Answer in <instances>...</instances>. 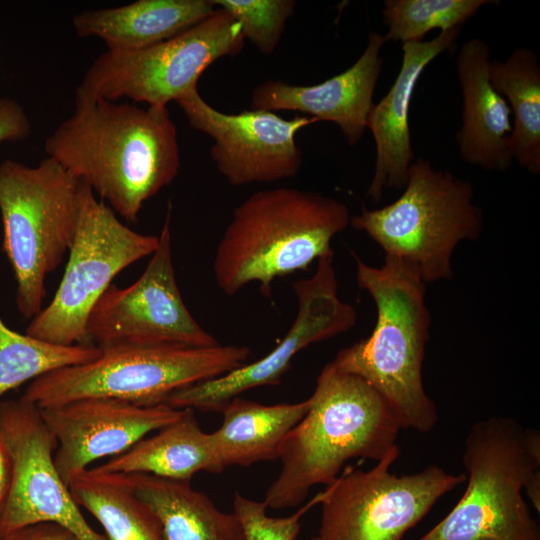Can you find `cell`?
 Here are the masks:
<instances>
[{
  "instance_id": "1",
  "label": "cell",
  "mask_w": 540,
  "mask_h": 540,
  "mask_svg": "<svg viewBox=\"0 0 540 540\" xmlns=\"http://www.w3.org/2000/svg\"><path fill=\"white\" fill-rule=\"evenodd\" d=\"M44 151L130 222L181 165L167 106L141 108L77 89L72 114L46 138Z\"/></svg>"
},
{
  "instance_id": "2",
  "label": "cell",
  "mask_w": 540,
  "mask_h": 540,
  "mask_svg": "<svg viewBox=\"0 0 540 540\" xmlns=\"http://www.w3.org/2000/svg\"><path fill=\"white\" fill-rule=\"evenodd\" d=\"M310 399L309 411L281 444V470L263 500L268 509L296 507L312 487L332 483L349 460L378 462L398 448L400 425L362 378L330 362Z\"/></svg>"
},
{
  "instance_id": "3",
  "label": "cell",
  "mask_w": 540,
  "mask_h": 540,
  "mask_svg": "<svg viewBox=\"0 0 540 540\" xmlns=\"http://www.w3.org/2000/svg\"><path fill=\"white\" fill-rule=\"evenodd\" d=\"M353 256L357 284L373 298L377 320L369 337L340 350L332 363L371 385L401 428L427 433L438 422L422 378L431 324L427 284L397 258L385 256L381 267H373Z\"/></svg>"
},
{
  "instance_id": "4",
  "label": "cell",
  "mask_w": 540,
  "mask_h": 540,
  "mask_svg": "<svg viewBox=\"0 0 540 540\" xmlns=\"http://www.w3.org/2000/svg\"><path fill=\"white\" fill-rule=\"evenodd\" d=\"M350 219L344 203L318 192L278 187L253 193L233 210L217 245V286L232 296L257 282L270 298L274 279L334 254L331 241Z\"/></svg>"
},
{
  "instance_id": "5",
  "label": "cell",
  "mask_w": 540,
  "mask_h": 540,
  "mask_svg": "<svg viewBox=\"0 0 540 540\" xmlns=\"http://www.w3.org/2000/svg\"><path fill=\"white\" fill-rule=\"evenodd\" d=\"M85 183L45 157L35 167L0 163L2 249L17 282L16 305L24 318L42 310L46 277L70 250Z\"/></svg>"
},
{
  "instance_id": "6",
  "label": "cell",
  "mask_w": 540,
  "mask_h": 540,
  "mask_svg": "<svg viewBox=\"0 0 540 540\" xmlns=\"http://www.w3.org/2000/svg\"><path fill=\"white\" fill-rule=\"evenodd\" d=\"M385 253L410 265L427 284L453 277L452 256L462 241L478 239L482 209L472 184L423 158L412 162L401 195L378 209L350 219Z\"/></svg>"
},
{
  "instance_id": "7",
  "label": "cell",
  "mask_w": 540,
  "mask_h": 540,
  "mask_svg": "<svg viewBox=\"0 0 540 540\" xmlns=\"http://www.w3.org/2000/svg\"><path fill=\"white\" fill-rule=\"evenodd\" d=\"M94 360L34 379L22 395L40 409L91 397L139 406L164 404L176 391L224 375L244 364L250 348L113 346Z\"/></svg>"
},
{
  "instance_id": "8",
  "label": "cell",
  "mask_w": 540,
  "mask_h": 540,
  "mask_svg": "<svg viewBox=\"0 0 540 540\" xmlns=\"http://www.w3.org/2000/svg\"><path fill=\"white\" fill-rule=\"evenodd\" d=\"M467 487L449 514L418 540H540L522 489L539 470L524 428L510 417L473 424L464 441Z\"/></svg>"
},
{
  "instance_id": "9",
  "label": "cell",
  "mask_w": 540,
  "mask_h": 540,
  "mask_svg": "<svg viewBox=\"0 0 540 540\" xmlns=\"http://www.w3.org/2000/svg\"><path fill=\"white\" fill-rule=\"evenodd\" d=\"M159 236L137 233L95 197L85 183L79 223L63 278L49 305L37 314L26 334L58 345H91L89 314L114 277L152 255Z\"/></svg>"
},
{
  "instance_id": "10",
  "label": "cell",
  "mask_w": 540,
  "mask_h": 540,
  "mask_svg": "<svg viewBox=\"0 0 540 540\" xmlns=\"http://www.w3.org/2000/svg\"><path fill=\"white\" fill-rule=\"evenodd\" d=\"M240 24L226 11L214 13L180 34L128 52L106 50L85 72L77 90L116 101L128 98L167 106L194 86L216 60L244 47Z\"/></svg>"
},
{
  "instance_id": "11",
  "label": "cell",
  "mask_w": 540,
  "mask_h": 540,
  "mask_svg": "<svg viewBox=\"0 0 540 540\" xmlns=\"http://www.w3.org/2000/svg\"><path fill=\"white\" fill-rule=\"evenodd\" d=\"M399 447L369 470L348 466L320 492L321 519L310 540H402L447 492L466 481L430 465L397 476Z\"/></svg>"
},
{
  "instance_id": "12",
  "label": "cell",
  "mask_w": 540,
  "mask_h": 540,
  "mask_svg": "<svg viewBox=\"0 0 540 540\" xmlns=\"http://www.w3.org/2000/svg\"><path fill=\"white\" fill-rule=\"evenodd\" d=\"M169 205L159 243L142 275L129 287L110 284L91 310L89 343L113 346L213 347L220 343L186 307L172 261Z\"/></svg>"
},
{
  "instance_id": "13",
  "label": "cell",
  "mask_w": 540,
  "mask_h": 540,
  "mask_svg": "<svg viewBox=\"0 0 540 540\" xmlns=\"http://www.w3.org/2000/svg\"><path fill=\"white\" fill-rule=\"evenodd\" d=\"M0 433L10 481L0 512V540L38 523H55L78 540H107L84 518L54 463L57 441L40 408L20 398L0 402Z\"/></svg>"
},
{
  "instance_id": "14",
  "label": "cell",
  "mask_w": 540,
  "mask_h": 540,
  "mask_svg": "<svg viewBox=\"0 0 540 540\" xmlns=\"http://www.w3.org/2000/svg\"><path fill=\"white\" fill-rule=\"evenodd\" d=\"M333 256L319 258L310 278L292 283L298 301L297 315L285 337L271 352L217 378L180 389L165 404L176 409L221 412L232 399L247 390L278 385L293 358L307 346L351 329L357 314L352 305L338 296Z\"/></svg>"
},
{
  "instance_id": "15",
  "label": "cell",
  "mask_w": 540,
  "mask_h": 540,
  "mask_svg": "<svg viewBox=\"0 0 540 540\" xmlns=\"http://www.w3.org/2000/svg\"><path fill=\"white\" fill-rule=\"evenodd\" d=\"M175 102L190 126L213 139L210 157L219 173L233 186L295 177L303 159L296 135L304 127L318 122L301 115L287 120L267 110L220 112L202 98L197 86Z\"/></svg>"
},
{
  "instance_id": "16",
  "label": "cell",
  "mask_w": 540,
  "mask_h": 540,
  "mask_svg": "<svg viewBox=\"0 0 540 540\" xmlns=\"http://www.w3.org/2000/svg\"><path fill=\"white\" fill-rule=\"evenodd\" d=\"M40 410L57 441L55 466L68 486L90 463L128 451L150 432L177 420L184 409L91 397Z\"/></svg>"
},
{
  "instance_id": "17",
  "label": "cell",
  "mask_w": 540,
  "mask_h": 540,
  "mask_svg": "<svg viewBox=\"0 0 540 540\" xmlns=\"http://www.w3.org/2000/svg\"><path fill=\"white\" fill-rule=\"evenodd\" d=\"M386 43L384 35L371 31L365 50L351 67L315 85L263 82L253 90L250 108L298 111L317 121L333 122L354 146L367 129L383 65L380 51Z\"/></svg>"
},
{
  "instance_id": "18",
  "label": "cell",
  "mask_w": 540,
  "mask_h": 540,
  "mask_svg": "<svg viewBox=\"0 0 540 540\" xmlns=\"http://www.w3.org/2000/svg\"><path fill=\"white\" fill-rule=\"evenodd\" d=\"M460 28L440 32L429 41L402 43V62L387 94L368 116L376 148L375 168L366 196L378 203L386 190H403L414 158L409 110L418 80L437 56L454 46Z\"/></svg>"
},
{
  "instance_id": "19",
  "label": "cell",
  "mask_w": 540,
  "mask_h": 540,
  "mask_svg": "<svg viewBox=\"0 0 540 540\" xmlns=\"http://www.w3.org/2000/svg\"><path fill=\"white\" fill-rule=\"evenodd\" d=\"M490 61V47L482 39H469L458 50L456 72L463 112L456 139L466 163L487 171L505 172L513 162L512 117L506 99L490 82Z\"/></svg>"
},
{
  "instance_id": "20",
  "label": "cell",
  "mask_w": 540,
  "mask_h": 540,
  "mask_svg": "<svg viewBox=\"0 0 540 540\" xmlns=\"http://www.w3.org/2000/svg\"><path fill=\"white\" fill-rule=\"evenodd\" d=\"M211 0H138L85 10L72 17L79 37H96L108 51L141 50L168 40L214 13Z\"/></svg>"
},
{
  "instance_id": "21",
  "label": "cell",
  "mask_w": 540,
  "mask_h": 540,
  "mask_svg": "<svg viewBox=\"0 0 540 540\" xmlns=\"http://www.w3.org/2000/svg\"><path fill=\"white\" fill-rule=\"evenodd\" d=\"M114 473H142L190 482L199 472L222 473L225 467L211 433L200 427L194 410L185 408L174 422L143 438L128 451L96 467Z\"/></svg>"
},
{
  "instance_id": "22",
  "label": "cell",
  "mask_w": 540,
  "mask_h": 540,
  "mask_svg": "<svg viewBox=\"0 0 540 540\" xmlns=\"http://www.w3.org/2000/svg\"><path fill=\"white\" fill-rule=\"evenodd\" d=\"M135 495L156 517L164 540H245L234 512L220 510L190 482L127 474Z\"/></svg>"
},
{
  "instance_id": "23",
  "label": "cell",
  "mask_w": 540,
  "mask_h": 540,
  "mask_svg": "<svg viewBox=\"0 0 540 540\" xmlns=\"http://www.w3.org/2000/svg\"><path fill=\"white\" fill-rule=\"evenodd\" d=\"M310 406V397L275 405L235 397L221 411L220 427L211 433L221 463L225 468L246 467L277 459L283 440Z\"/></svg>"
},
{
  "instance_id": "24",
  "label": "cell",
  "mask_w": 540,
  "mask_h": 540,
  "mask_svg": "<svg viewBox=\"0 0 540 540\" xmlns=\"http://www.w3.org/2000/svg\"><path fill=\"white\" fill-rule=\"evenodd\" d=\"M489 79L507 101L512 117L513 160L528 173H540V66L535 52L514 49L506 60H491Z\"/></svg>"
},
{
  "instance_id": "25",
  "label": "cell",
  "mask_w": 540,
  "mask_h": 540,
  "mask_svg": "<svg viewBox=\"0 0 540 540\" xmlns=\"http://www.w3.org/2000/svg\"><path fill=\"white\" fill-rule=\"evenodd\" d=\"M68 488L77 505L102 525L107 540H164L156 517L135 495L127 474L86 469Z\"/></svg>"
},
{
  "instance_id": "26",
  "label": "cell",
  "mask_w": 540,
  "mask_h": 540,
  "mask_svg": "<svg viewBox=\"0 0 540 540\" xmlns=\"http://www.w3.org/2000/svg\"><path fill=\"white\" fill-rule=\"evenodd\" d=\"M95 345H58L9 329L0 317V397L30 379L96 359Z\"/></svg>"
},
{
  "instance_id": "27",
  "label": "cell",
  "mask_w": 540,
  "mask_h": 540,
  "mask_svg": "<svg viewBox=\"0 0 540 540\" xmlns=\"http://www.w3.org/2000/svg\"><path fill=\"white\" fill-rule=\"evenodd\" d=\"M492 0H386L382 10L386 42L423 41L433 29H458Z\"/></svg>"
},
{
  "instance_id": "28",
  "label": "cell",
  "mask_w": 540,
  "mask_h": 540,
  "mask_svg": "<svg viewBox=\"0 0 540 540\" xmlns=\"http://www.w3.org/2000/svg\"><path fill=\"white\" fill-rule=\"evenodd\" d=\"M241 27L248 39L262 54L270 55L278 46L286 22L293 14V0H211Z\"/></svg>"
},
{
  "instance_id": "29",
  "label": "cell",
  "mask_w": 540,
  "mask_h": 540,
  "mask_svg": "<svg viewBox=\"0 0 540 540\" xmlns=\"http://www.w3.org/2000/svg\"><path fill=\"white\" fill-rule=\"evenodd\" d=\"M319 503L320 492L295 513L273 517L267 513L268 508L263 501L247 498L238 492L234 496L233 512L242 524L245 540H296L301 518Z\"/></svg>"
},
{
  "instance_id": "30",
  "label": "cell",
  "mask_w": 540,
  "mask_h": 540,
  "mask_svg": "<svg viewBox=\"0 0 540 540\" xmlns=\"http://www.w3.org/2000/svg\"><path fill=\"white\" fill-rule=\"evenodd\" d=\"M31 133V121L23 106L14 99L0 98V143L23 141Z\"/></svg>"
},
{
  "instance_id": "31",
  "label": "cell",
  "mask_w": 540,
  "mask_h": 540,
  "mask_svg": "<svg viewBox=\"0 0 540 540\" xmlns=\"http://www.w3.org/2000/svg\"><path fill=\"white\" fill-rule=\"evenodd\" d=\"M2 540H78L68 529L55 523H38L15 530Z\"/></svg>"
},
{
  "instance_id": "32",
  "label": "cell",
  "mask_w": 540,
  "mask_h": 540,
  "mask_svg": "<svg viewBox=\"0 0 540 540\" xmlns=\"http://www.w3.org/2000/svg\"><path fill=\"white\" fill-rule=\"evenodd\" d=\"M10 481V463L0 433V512L3 507Z\"/></svg>"
},
{
  "instance_id": "33",
  "label": "cell",
  "mask_w": 540,
  "mask_h": 540,
  "mask_svg": "<svg viewBox=\"0 0 540 540\" xmlns=\"http://www.w3.org/2000/svg\"><path fill=\"white\" fill-rule=\"evenodd\" d=\"M527 496L537 512L540 511V472L536 470L524 486Z\"/></svg>"
}]
</instances>
